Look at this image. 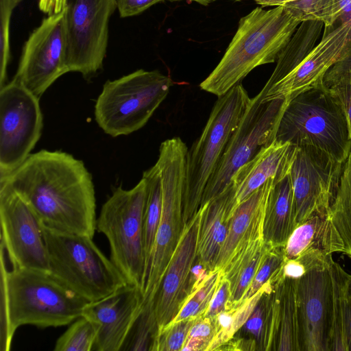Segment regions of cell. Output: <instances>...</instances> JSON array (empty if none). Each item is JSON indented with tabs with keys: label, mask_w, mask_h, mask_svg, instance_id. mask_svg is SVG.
Listing matches in <instances>:
<instances>
[{
	"label": "cell",
	"mask_w": 351,
	"mask_h": 351,
	"mask_svg": "<svg viewBox=\"0 0 351 351\" xmlns=\"http://www.w3.org/2000/svg\"><path fill=\"white\" fill-rule=\"evenodd\" d=\"M0 182L23 197L46 226L93 238L94 184L84 162L71 154L46 149L31 154Z\"/></svg>",
	"instance_id": "6da1fadb"
},
{
	"label": "cell",
	"mask_w": 351,
	"mask_h": 351,
	"mask_svg": "<svg viewBox=\"0 0 351 351\" xmlns=\"http://www.w3.org/2000/svg\"><path fill=\"white\" fill-rule=\"evenodd\" d=\"M4 251L1 245V350H10L21 326L59 327L82 316L89 302L49 272L21 268L8 270Z\"/></svg>",
	"instance_id": "7a4b0ae2"
},
{
	"label": "cell",
	"mask_w": 351,
	"mask_h": 351,
	"mask_svg": "<svg viewBox=\"0 0 351 351\" xmlns=\"http://www.w3.org/2000/svg\"><path fill=\"white\" fill-rule=\"evenodd\" d=\"M301 23L283 5L255 8L241 18L222 58L199 87L224 95L256 67L274 62Z\"/></svg>",
	"instance_id": "3957f363"
},
{
	"label": "cell",
	"mask_w": 351,
	"mask_h": 351,
	"mask_svg": "<svg viewBox=\"0 0 351 351\" xmlns=\"http://www.w3.org/2000/svg\"><path fill=\"white\" fill-rule=\"evenodd\" d=\"M276 141L295 147H315L341 162H346L351 151L343 109L323 83L287 101L278 125Z\"/></svg>",
	"instance_id": "277c9868"
},
{
	"label": "cell",
	"mask_w": 351,
	"mask_h": 351,
	"mask_svg": "<svg viewBox=\"0 0 351 351\" xmlns=\"http://www.w3.org/2000/svg\"><path fill=\"white\" fill-rule=\"evenodd\" d=\"M41 228L49 274L88 302L99 300L128 284L93 238L63 232L42 221Z\"/></svg>",
	"instance_id": "5b68a950"
},
{
	"label": "cell",
	"mask_w": 351,
	"mask_h": 351,
	"mask_svg": "<svg viewBox=\"0 0 351 351\" xmlns=\"http://www.w3.org/2000/svg\"><path fill=\"white\" fill-rule=\"evenodd\" d=\"M188 148L180 137L163 141L158 165L161 178L162 212L141 286L145 303L154 302L185 227L183 194Z\"/></svg>",
	"instance_id": "8992f818"
},
{
	"label": "cell",
	"mask_w": 351,
	"mask_h": 351,
	"mask_svg": "<svg viewBox=\"0 0 351 351\" xmlns=\"http://www.w3.org/2000/svg\"><path fill=\"white\" fill-rule=\"evenodd\" d=\"M250 100L241 83L218 97L201 135L188 149L183 194L185 223L199 210L206 184Z\"/></svg>",
	"instance_id": "52a82bcc"
},
{
	"label": "cell",
	"mask_w": 351,
	"mask_h": 351,
	"mask_svg": "<svg viewBox=\"0 0 351 351\" xmlns=\"http://www.w3.org/2000/svg\"><path fill=\"white\" fill-rule=\"evenodd\" d=\"M171 78L158 71L139 69L104 84L95 118L107 134L117 137L142 128L167 96Z\"/></svg>",
	"instance_id": "ba28073f"
},
{
	"label": "cell",
	"mask_w": 351,
	"mask_h": 351,
	"mask_svg": "<svg viewBox=\"0 0 351 351\" xmlns=\"http://www.w3.org/2000/svg\"><path fill=\"white\" fill-rule=\"evenodd\" d=\"M146 186L142 178L130 189L114 188L102 205L96 230L109 243L110 260L128 284L141 288L145 272L143 217Z\"/></svg>",
	"instance_id": "9c48e42d"
},
{
	"label": "cell",
	"mask_w": 351,
	"mask_h": 351,
	"mask_svg": "<svg viewBox=\"0 0 351 351\" xmlns=\"http://www.w3.org/2000/svg\"><path fill=\"white\" fill-rule=\"evenodd\" d=\"M263 97L260 91L251 99L206 184L201 206L225 191L236 171L276 141L278 125L288 101H264Z\"/></svg>",
	"instance_id": "30bf717a"
},
{
	"label": "cell",
	"mask_w": 351,
	"mask_h": 351,
	"mask_svg": "<svg viewBox=\"0 0 351 351\" xmlns=\"http://www.w3.org/2000/svg\"><path fill=\"white\" fill-rule=\"evenodd\" d=\"M115 0H66L64 25L69 72L90 79L101 69L108 40V22Z\"/></svg>",
	"instance_id": "8fae6325"
},
{
	"label": "cell",
	"mask_w": 351,
	"mask_h": 351,
	"mask_svg": "<svg viewBox=\"0 0 351 351\" xmlns=\"http://www.w3.org/2000/svg\"><path fill=\"white\" fill-rule=\"evenodd\" d=\"M39 99L15 78L0 88V178L18 168L40 139Z\"/></svg>",
	"instance_id": "7c38bea8"
},
{
	"label": "cell",
	"mask_w": 351,
	"mask_h": 351,
	"mask_svg": "<svg viewBox=\"0 0 351 351\" xmlns=\"http://www.w3.org/2000/svg\"><path fill=\"white\" fill-rule=\"evenodd\" d=\"M344 165L315 147H297L289 171L296 226L317 213L330 210Z\"/></svg>",
	"instance_id": "4fadbf2b"
},
{
	"label": "cell",
	"mask_w": 351,
	"mask_h": 351,
	"mask_svg": "<svg viewBox=\"0 0 351 351\" xmlns=\"http://www.w3.org/2000/svg\"><path fill=\"white\" fill-rule=\"evenodd\" d=\"M1 245L12 268L49 272L41 221L8 185L0 182Z\"/></svg>",
	"instance_id": "5bb4252c"
},
{
	"label": "cell",
	"mask_w": 351,
	"mask_h": 351,
	"mask_svg": "<svg viewBox=\"0 0 351 351\" xmlns=\"http://www.w3.org/2000/svg\"><path fill=\"white\" fill-rule=\"evenodd\" d=\"M64 10L48 16L25 42L14 78L39 99L69 72Z\"/></svg>",
	"instance_id": "9a60e30c"
},
{
	"label": "cell",
	"mask_w": 351,
	"mask_h": 351,
	"mask_svg": "<svg viewBox=\"0 0 351 351\" xmlns=\"http://www.w3.org/2000/svg\"><path fill=\"white\" fill-rule=\"evenodd\" d=\"M308 270L296 281L300 351H330L332 284L330 261Z\"/></svg>",
	"instance_id": "2e32d148"
},
{
	"label": "cell",
	"mask_w": 351,
	"mask_h": 351,
	"mask_svg": "<svg viewBox=\"0 0 351 351\" xmlns=\"http://www.w3.org/2000/svg\"><path fill=\"white\" fill-rule=\"evenodd\" d=\"M351 54V23L324 29L320 40L288 75L274 84L263 100H290L299 93L323 83L324 77L336 63Z\"/></svg>",
	"instance_id": "e0dca14e"
},
{
	"label": "cell",
	"mask_w": 351,
	"mask_h": 351,
	"mask_svg": "<svg viewBox=\"0 0 351 351\" xmlns=\"http://www.w3.org/2000/svg\"><path fill=\"white\" fill-rule=\"evenodd\" d=\"M201 216L200 207L186 223L155 296L154 310L158 331L174 319L192 290Z\"/></svg>",
	"instance_id": "ac0fdd59"
},
{
	"label": "cell",
	"mask_w": 351,
	"mask_h": 351,
	"mask_svg": "<svg viewBox=\"0 0 351 351\" xmlns=\"http://www.w3.org/2000/svg\"><path fill=\"white\" fill-rule=\"evenodd\" d=\"M144 304L141 288L130 284L99 300L88 302L82 316L88 318L96 329L93 350H121Z\"/></svg>",
	"instance_id": "d6986e66"
},
{
	"label": "cell",
	"mask_w": 351,
	"mask_h": 351,
	"mask_svg": "<svg viewBox=\"0 0 351 351\" xmlns=\"http://www.w3.org/2000/svg\"><path fill=\"white\" fill-rule=\"evenodd\" d=\"M296 149L289 143L275 141L241 166L230 184L237 206L269 180L278 182L289 174Z\"/></svg>",
	"instance_id": "ffe728a7"
},
{
	"label": "cell",
	"mask_w": 351,
	"mask_h": 351,
	"mask_svg": "<svg viewBox=\"0 0 351 351\" xmlns=\"http://www.w3.org/2000/svg\"><path fill=\"white\" fill-rule=\"evenodd\" d=\"M283 249L285 261L306 258L326 261L332 253H343L344 245L329 210L317 213L299 223Z\"/></svg>",
	"instance_id": "44dd1931"
},
{
	"label": "cell",
	"mask_w": 351,
	"mask_h": 351,
	"mask_svg": "<svg viewBox=\"0 0 351 351\" xmlns=\"http://www.w3.org/2000/svg\"><path fill=\"white\" fill-rule=\"evenodd\" d=\"M237 207L232 186L201 206L197 260L208 270L216 269L218 256Z\"/></svg>",
	"instance_id": "7402d4cb"
},
{
	"label": "cell",
	"mask_w": 351,
	"mask_h": 351,
	"mask_svg": "<svg viewBox=\"0 0 351 351\" xmlns=\"http://www.w3.org/2000/svg\"><path fill=\"white\" fill-rule=\"evenodd\" d=\"M263 230V223H261L239 243L221 269L230 285L231 295L227 308L242 300L271 247L265 243Z\"/></svg>",
	"instance_id": "603a6c76"
},
{
	"label": "cell",
	"mask_w": 351,
	"mask_h": 351,
	"mask_svg": "<svg viewBox=\"0 0 351 351\" xmlns=\"http://www.w3.org/2000/svg\"><path fill=\"white\" fill-rule=\"evenodd\" d=\"M276 182L269 180L236 207L218 256L217 269H223L239 244L264 219L270 192Z\"/></svg>",
	"instance_id": "cb8c5ba5"
},
{
	"label": "cell",
	"mask_w": 351,
	"mask_h": 351,
	"mask_svg": "<svg viewBox=\"0 0 351 351\" xmlns=\"http://www.w3.org/2000/svg\"><path fill=\"white\" fill-rule=\"evenodd\" d=\"M296 227L292 183L289 173L276 182L267 200L263 238L272 247H284Z\"/></svg>",
	"instance_id": "d4e9b609"
},
{
	"label": "cell",
	"mask_w": 351,
	"mask_h": 351,
	"mask_svg": "<svg viewBox=\"0 0 351 351\" xmlns=\"http://www.w3.org/2000/svg\"><path fill=\"white\" fill-rule=\"evenodd\" d=\"M296 281L282 277L275 285L274 331L271 350L300 351Z\"/></svg>",
	"instance_id": "484cf974"
},
{
	"label": "cell",
	"mask_w": 351,
	"mask_h": 351,
	"mask_svg": "<svg viewBox=\"0 0 351 351\" xmlns=\"http://www.w3.org/2000/svg\"><path fill=\"white\" fill-rule=\"evenodd\" d=\"M324 29V24L319 21H306L300 24L280 53L273 73L261 90L263 95L305 58L318 43Z\"/></svg>",
	"instance_id": "4316f807"
},
{
	"label": "cell",
	"mask_w": 351,
	"mask_h": 351,
	"mask_svg": "<svg viewBox=\"0 0 351 351\" xmlns=\"http://www.w3.org/2000/svg\"><path fill=\"white\" fill-rule=\"evenodd\" d=\"M278 280L270 281L251 298L227 308L215 317V335L207 351L219 350L230 342L245 324L262 295L273 288Z\"/></svg>",
	"instance_id": "83f0119b"
},
{
	"label": "cell",
	"mask_w": 351,
	"mask_h": 351,
	"mask_svg": "<svg viewBox=\"0 0 351 351\" xmlns=\"http://www.w3.org/2000/svg\"><path fill=\"white\" fill-rule=\"evenodd\" d=\"M142 178L144 179L146 186L143 217V249L145 271L154 247L162 212L161 178L156 162L143 172Z\"/></svg>",
	"instance_id": "f1b7e54d"
},
{
	"label": "cell",
	"mask_w": 351,
	"mask_h": 351,
	"mask_svg": "<svg viewBox=\"0 0 351 351\" xmlns=\"http://www.w3.org/2000/svg\"><path fill=\"white\" fill-rule=\"evenodd\" d=\"M274 287L262 295L240 329L252 337L256 350H271L274 331Z\"/></svg>",
	"instance_id": "f546056e"
},
{
	"label": "cell",
	"mask_w": 351,
	"mask_h": 351,
	"mask_svg": "<svg viewBox=\"0 0 351 351\" xmlns=\"http://www.w3.org/2000/svg\"><path fill=\"white\" fill-rule=\"evenodd\" d=\"M332 284V315L330 351H347L345 330L346 282L348 272L335 262L330 261Z\"/></svg>",
	"instance_id": "4dcf8cb0"
},
{
	"label": "cell",
	"mask_w": 351,
	"mask_h": 351,
	"mask_svg": "<svg viewBox=\"0 0 351 351\" xmlns=\"http://www.w3.org/2000/svg\"><path fill=\"white\" fill-rule=\"evenodd\" d=\"M330 213L343 242V254L351 259V151L345 162L340 184Z\"/></svg>",
	"instance_id": "1f68e13d"
},
{
	"label": "cell",
	"mask_w": 351,
	"mask_h": 351,
	"mask_svg": "<svg viewBox=\"0 0 351 351\" xmlns=\"http://www.w3.org/2000/svg\"><path fill=\"white\" fill-rule=\"evenodd\" d=\"M221 276L222 270L216 268L210 271L199 284L193 286L186 300L171 323L195 319L203 315L215 294Z\"/></svg>",
	"instance_id": "d6a6232c"
},
{
	"label": "cell",
	"mask_w": 351,
	"mask_h": 351,
	"mask_svg": "<svg viewBox=\"0 0 351 351\" xmlns=\"http://www.w3.org/2000/svg\"><path fill=\"white\" fill-rule=\"evenodd\" d=\"M153 302H146L134 323L121 350L152 351L158 335Z\"/></svg>",
	"instance_id": "836d02e7"
},
{
	"label": "cell",
	"mask_w": 351,
	"mask_h": 351,
	"mask_svg": "<svg viewBox=\"0 0 351 351\" xmlns=\"http://www.w3.org/2000/svg\"><path fill=\"white\" fill-rule=\"evenodd\" d=\"M283 6L300 21H319L324 29L332 27L337 20V0H296Z\"/></svg>",
	"instance_id": "e575fe53"
},
{
	"label": "cell",
	"mask_w": 351,
	"mask_h": 351,
	"mask_svg": "<svg viewBox=\"0 0 351 351\" xmlns=\"http://www.w3.org/2000/svg\"><path fill=\"white\" fill-rule=\"evenodd\" d=\"M97 332L93 324L81 316L57 339L54 351H90L93 350Z\"/></svg>",
	"instance_id": "d590c367"
},
{
	"label": "cell",
	"mask_w": 351,
	"mask_h": 351,
	"mask_svg": "<svg viewBox=\"0 0 351 351\" xmlns=\"http://www.w3.org/2000/svg\"><path fill=\"white\" fill-rule=\"evenodd\" d=\"M283 248L284 247H269L241 302L253 296L270 281L282 276V269L285 261Z\"/></svg>",
	"instance_id": "8d00e7d4"
},
{
	"label": "cell",
	"mask_w": 351,
	"mask_h": 351,
	"mask_svg": "<svg viewBox=\"0 0 351 351\" xmlns=\"http://www.w3.org/2000/svg\"><path fill=\"white\" fill-rule=\"evenodd\" d=\"M195 319L171 323L158 331L152 351H181Z\"/></svg>",
	"instance_id": "74e56055"
},
{
	"label": "cell",
	"mask_w": 351,
	"mask_h": 351,
	"mask_svg": "<svg viewBox=\"0 0 351 351\" xmlns=\"http://www.w3.org/2000/svg\"><path fill=\"white\" fill-rule=\"evenodd\" d=\"M214 335V319L201 315L191 326L181 351H207Z\"/></svg>",
	"instance_id": "f35d334b"
},
{
	"label": "cell",
	"mask_w": 351,
	"mask_h": 351,
	"mask_svg": "<svg viewBox=\"0 0 351 351\" xmlns=\"http://www.w3.org/2000/svg\"><path fill=\"white\" fill-rule=\"evenodd\" d=\"M14 8L0 4V88L7 79V66L10 58V25Z\"/></svg>",
	"instance_id": "ab89813d"
},
{
	"label": "cell",
	"mask_w": 351,
	"mask_h": 351,
	"mask_svg": "<svg viewBox=\"0 0 351 351\" xmlns=\"http://www.w3.org/2000/svg\"><path fill=\"white\" fill-rule=\"evenodd\" d=\"M323 84L337 99L346 119L351 141V82L337 78H324Z\"/></svg>",
	"instance_id": "60d3db41"
},
{
	"label": "cell",
	"mask_w": 351,
	"mask_h": 351,
	"mask_svg": "<svg viewBox=\"0 0 351 351\" xmlns=\"http://www.w3.org/2000/svg\"><path fill=\"white\" fill-rule=\"evenodd\" d=\"M230 282L224 277L222 272L218 287L203 316L214 319L218 315L226 311L228 303L230 299Z\"/></svg>",
	"instance_id": "b9f144b4"
},
{
	"label": "cell",
	"mask_w": 351,
	"mask_h": 351,
	"mask_svg": "<svg viewBox=\"0 0 351 351\" xmlns=\"http://www.w3.org/2000/svg\"><path fill=\"white\" fill-rule=\"evenodd\" d=\"M164 0H115L117 8L121 17L137 15L153 5Z\"/></svg>",
	"instance_id": "7bdbcfd3"
},
{
	"label": "cell",
	"mask_w": 351,
	"mask_h": 351,
	"mask_svg": "<svg viewBox=\"0 0 351 351\" xmlns=\"http://www.w3.org/2000/svg\"><path fill=\"white\" fill-rule=\"evenodd\" d=\"M345 330L347 351H351V274H347L346 282Z\"/></svg>",
	"instance_id": "ee69618b"
},
{
	"label": "cell",
	"mask_w": 351,
	"mask_h": 351,
	"mask_svg": "<svg viewBox=\"0 0 351 351\" xmlns=\"http://www.w3.org/2000/svg\"><path fill=\"white\" fill-rule=\"evenodd\" d=\"M324 78L343 79L351 82V54L332 66Z\"/></svg>",
	"instance_id": "f6af8a7d"
},
{
	"label": "cell",
	"mask_w": 351,
	"mask_h": 351,
	"mask_svg": "<svg viewBox=\"0 0 351 351\" xmlns=\"http://www.w3.org/2000/svg\"><path fill=\"white\" fill-rule=\"evenodd\" d=\"M308 271L306 267L299 260H287L282 269V277L293 279L301 278Z\"/></svg>",
	"instance_id": "bcb514c9"
},
{
	"label": "cell",
	"mask_w": 351,
	"mask_h": 351,
	"mask_svg": "<svg viewBox=\"0 0 351 351\" xmlns=\"http://www.w3.org/2000/svg\"><path fill=\"white\" fill-rule=\"evenodd\" d=\"M337 20L332 27H337L344 23H351V0H337Z\"/></svg>",
	"instance_id": "7dc6e473"
},
{
	"label": "cell",
	"mask_w": 351,
	"mask_h": 351,
	"mask_svg": "<svg viewBox=\"0 0 351 351\" xmlns=\"http://www.w3.org/2000/svg\"><path fill=\"white\" fill-rule=\"evenodd\" d=\"M66 0H39V9L49 15L58 14L64 10Z\"/></svg>",
	"instance_id": "c3c4849f"
},
{
	"label": "cell",
	"mask_w": 351,
	"mask_h": 351,
	"mask_svg": "<svg viewBox=\"0 0 351 351\" xmlns=\"http://www.w3.org/2000/svg\"><path fill=\"white\" fill-rule=\"evenodd\" d=\"M22 0H0V3L8 5L15 8Z\"/></svg>",
	"instance_id": "681fc988"
},
{
	"label": "cell",
	"mask_w": 351,
	"mask_h": 351,
	"mask_svg": "<svg viewBox=\"0 0 351 351\" xmlns=\"http://www.w3.org/2000/svg\"><path fill=\"white\" fill-rule=\"evenodd\" d=\"M169 1H180V0H169ZM185 1H195V2H197L203 5H207L209 3H210L211 2L215 1L216 0H185ZM236 1H241V0H236Z\"/></svg>",
	"instance_id": "f907efd6"
}]
</instances>
